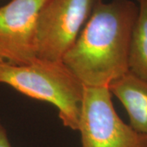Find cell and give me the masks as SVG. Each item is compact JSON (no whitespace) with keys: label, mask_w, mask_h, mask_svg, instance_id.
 Segmentation results:
<instances>
[{"label":"cell","mask_w":147,"mask_h":147,"mask_svg":"<svg viewBox=\"0 0 147 147\" xmlns=\"http://www.w3.org/2000/svg\"><path fill=\"white\" fill-rule=\"evenodd\" d=\"M138 7L131 0L102 2L95 8L62 62L84 87H105L127 74Z\"/></svg>","instance_id":"6da1fadb"},{"label":"cell","mask_w":147,"mask_h":147,"mask_svg":"<svg viewBox=\"0 0 147 147\" xmlns=\"http://www.w3.org/2000/svg\"><path fill=\"white\" fill-rule=\"evenodd\" d=\"M0 84L55 105L64 126L78 131L84 86L62 61L36 58L22 65L0 61Z\"/></svg>","instance_id":"7a4b0ae2"},{"label":"cell","mask_w":147,"mask_h":147,"mask_svg":"<svg viewBox=\"0 0 147 147\" xmlns=\"http://www.w3.org/2000/svg\"><path fill=\"white\" fill-rule=\"evenodd\" d=\"M104 0H47L36 27L37 58L62 61L95 8Z\"/></svg>","instance_id":"3957f363"},{"label":"cell","mask_w":147,"mask_h":147,"mask_svg":"<svg viewBox=\"0 0 147 147\" xmlns=\"http://www.w3.org/2000/svg\"><path fill=\"white\" fill-rule=\"evenodd\" d=\"M78 131L82 147H147V136L121 119L105 87H84Z\"/></svg>","instance_id":"277c9868"},{"label":"cell","mask_w":147,"mask_h":147,"mask_svg":"<svg viewBox=\"0 0 147 147\" xmlns=\"http://www.w3.org/2000/svg\"><path fill=\"white\" fill-rule=\"evenodd\" d=\"M47 0H11L0 7V61L22 65L37 58L38 16Z\"/></svg>","instance_id":"5b68a950"},{"label":"cell","mask_w":147,"mask_h":147,"mask_svg":"<svg viewBox=\"0 0 147 147\" xmlns=\"http://www.w3.org/2000/svg\"><path fill=\"white\" fill-rule=\"evenodd\" d=\"M109 89L125 108L131 128L147 136V81L128 71L110 84Z\"/></svg>","instance_id":"8992f818"},{"label":"cell","mask_w":147,"mask_h":147,"mask_svg":"<svg viewBox=\"0 0 147 147\" xmlns=\"http://www.w3.org/2000/svg\"><path fill=\"white\" fill-rule=\"evenodd\" d=\"M137 19L131 32L128 70L147 81V0H137Z\"/></svg>","instance_id":"52a82bcc"},{"label":"cell","mask_w":147,"mask_h":147,"mask_svg":"<svg viewBox=\"0 0 147 147\" xmlns=\"http://www.w3.org/2000/svg\"><path fill=\"white\" fill-rule=\"evenodd\" d=\"M0 147H11L7 133L3 126L0 123Z\"/></svg>","instance_id":"ba28073f"}]
</instances>
